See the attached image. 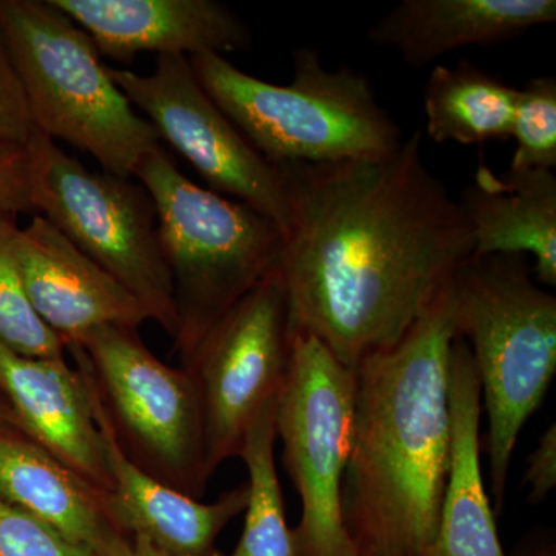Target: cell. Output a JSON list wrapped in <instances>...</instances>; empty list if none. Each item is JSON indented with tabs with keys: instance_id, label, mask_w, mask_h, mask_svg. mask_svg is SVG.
<instances>
[{
	"instance_id": "1",
	"label": "cell",
	"mask_w": 556,
	"mask_h": 556,
	"mask_svg": "<svg viewBox=\"0 0 556 556\" xmlns=\"http://www.w3.org/2000/svg\"><path fill=\"white\" fill-rule=\"evenodd\" d=\"M274 166L289 208L278 263L289 332L313 336L346 368L396 345L473 255L420 130L386 159Z\"/></svg>"
},
{
	"instance_id": "2",
	"label": "cell",
	"mask_w": 556,
	"mask_h": 556,
	"mask_svg": "<svg viewBox=\"0 0 556 556\" xmlns=\"http://www.w3.org/2000/svg\"><path fill=\"white\" fill-rule=\"evenodd\" d=\"M447 288L396 345L353 369L342 511L358 556H428L437 540L450 466L456 338Z\"/></svg>"
},
{
	"instance_id": "3",
	"label": "cell",
	"mask_w": 556,
	"mask_h": 556,
	"mask_svg": "<svg viewBox=\"0 0 556 556\" xmlns=\"http://www.w3.org/2000/svg\"><path fill=\"white\" fill-rule=\"evenodd\" d=\"M456 338L470 348L486 413L493 511L503 514L522 428L556 372V298L525 255H471L448 283Z\"/></svg>"
},
{
	"instance_id": "4",
	"label": "cell",
	"mask_w": 556,
	"mask_h": 556,
	"mask_svg": "<svg viewBox=\"0 0 556 556\" xmlns=\"http://www.w3.org/2000/svg\"><path fill=\"white\" fill-rule=\"evenodd\" d=\"M189 61L211 100L270 164L379 160L404 142L367 76L325 67L313 47L294 50L288 86L248 75L222 54Z\"/></svg>"
},
{
	"instance_id": "5",
	"label": "cell",
	"mask_w": 556,
	"mask_h": 556,
	"mask_svg": "<svg viewBox=\"0 0 556 556\" xmlns=\"http://www.w3.org/2000/svg\"><path fill=\"white\" fill-rule=\"evenodd\" d=\"M135 178L155 206L182 364L208 329L278 268L285 233L248 204L190 181L163 148L142 160Z\"/></svg>"
},
{
	"instance_id": "6",
	"label": "cell",
	"mask_w": 556,
	"mask_h": 556,
	"mask_svg": "<svg viewBox=\"0 0 556 556\" xmlns=\"http://www.w3.org/2000/svg\"><path fill=\"white\" fill-rule=\"evenodd\" d=\"M0 30L35 130L90 153L108 174L135 177L163 141L110 78L90 36L51 0H0Z\"/></svg>"
},
{
	"instance_id": "7",
	"label": "cell",
	"mask_w": 556,
	"mask_h": 556,
	"mask_svg": "<svg viewBox=\"0 0 556 556\" xmlns=\"http://www.w3.org/2000/svg\"><path fill=\"white\" fill-rule=\"evenodd\" d=\"M90 383L124 456L199 500L206 492L203 416L186 369L160 361L137 328L100 327L65 348Z\"/></svg>"
},
{
	"instance_id": "8",
	"label": "cell",
	"mask_w": 556,
	"mask_h": 556,
	"mask_svg": "<svg viewBox=\"0 0 556 556\" xmlns=\"http://www.w3.org/2000/svg\"><path fill=\"white\" fill-rule=\"evenodd\" d=\"M25 146L35 211L119 281L148 309L150 320L175 339L169 269L148 190L130 178L87 169L38 130Z\"/></svg>"
},
{
	"instance_id": "9",
	"label": "cell",
	"mask_w": 556,
	"mask_h": 556,
	"mask_svg": "<svg viewBox=\"0 0 556 556\" xmlns=\"http://www.w3.org/2000/svg\"><path fill=\"white\" fill-rule=\"evenodd\" d=\"M353 369L313 336H292L285 386L277 399V439L300 497L292 529L298 556H358L342 511V485L353 441Z\"/></svg>"
},
{
	"instance_id": "10",
	"label": "cell",
	"mask_w": 556,
	"mask_h": 556,
	"mask_svg": "<svg viewBox=\"0 0 556 556\" xmlns=\"http://www.w3.org/2000/svg\"><path fill=\"white\" fill-rule=\"evenodd\" d=\"M291 358L287 295L278 268L208 329L181 364L203 416L207 470L239 457L252 420L280 394Z\"/></svg>"
},
{
	"instance_id": "11",
	"label": "cell",
	"mask_w": 556,
	"mask_h": 556,
	"mask_svg": "<svg viewBox=\"0 0 556 556\" xmlns=\"http://www.w3.org/2000/svg\"><path fill=\"white\" fill-rule=\"evenodd\" d=\"M109 75L212 192L248 204L285 233L289 208L276 166L211 100L189 58L160 54L152 75L110 67Z\"/></svg>"
},
{
	"instance_id": "12",
	"label": "cell",
	"mask_w": 556,
	"mask_h": 556,
	"mask_svg": "<svg viewBox=\"0 0 556 556\" xmlns=\"http://www.w3.org/2000/svg\"><path fill=\"white\" fill-rule=\"evenodd\" d=\"M22 283L40 320L64 346L100 327L139 328L148 309L42 215L14 237Z\"/></svg>"
},
{
	"instance_id": "13",
	"label": "cell",
	"mask_w": 556,
	"mask_h": 556,
	"mask_svg": "<svg viewBox=\"0 0 556 556\" xmlns=\"http://www.w3.org/2000/svg\"><path fill=\"white\" fill-rule=\"evenodd\" d=\"M93 40L101 56L226 53L249 50L251 30L218 0H51Z\"/></svg>"
},
{
	"instance_id": "14",
	"label": "cell",
	"mask_w": 556,
	"mask_h": 556,
	"mask_svg": "<svg viewBox=\"0 0 556 556\" xmlns=\"http://www.w3.org/2000/svg\"><path fill=\"white\" fill-rule=\"evenodd\" d=\"M90 393L108 453L110 510L134 555L218 556L219 533L247 508L248 484L204 504L150 478L121 452L91 387Z\"/></svg>"
},
{
	"instance_id": "15",
	"label": "cell",
	"mask_w": 556,
	"mask_h": 556,
	"mask_svg": "<svg viewBox=\"0 0 556 556\" xmlns=\"http://www.w3.org/2000/svg\"><path fill=\"white\" fill-rule=\"evenodd\" d=\"M0 394L25 437L109 490L108 453L89 383L64 358L21 356L0 342Z\"/></svg>"
},
{
	"instance_id": "16",
	"label": "cell",
	"mask_w": 556,
	"mask_h": 556,
	"mask_svg": "<svg viewBox=\"0 0 556 556\" xmlns=\"http://www.w3.org/2000/svg\"><path fill=\"white\" fill-rule=\"evenodd\" d=\"M0 500L94 556H135L113 519L109 490L11 427H0Z\"/></svg>"
},
{
	"instance_id": "17",
	"label": "cell",
	"mask_w": 556,
	"mask_h": 556,
	"mask_svg": "<svg viewBox=\"0 0 556 556\" xmlns=\"http://www.w3.org/2000/svg\"><path fill=\"white\" fill-rule=\"evenodd\" d=\"M450 466L437 540L428 556H508L481 466V386L470 348L453 340L448 372Z\"/></svg>"
},
{
	"instance_id": "18",
	"label": "cell",
	"mask_w": 556,
	"mask_h": 556,
	"mask_svg": "<svg viewBox=\"0 0 556 556\" xmlns=\"http://www.w3.org/2000/svg\"><path fill=\"white\" fill-rule=\"evenodd\" d=\"M554 22L555 0H402L371 25L368 40L420 68L450 51L497 46Z\"/></svg>"
},
{
	"instance_id": "19",
	"label": "cell",
	"mask_w": 556,
	"mask_h": 556,
	"mask_svg": "<svg viewBox=\"0 0 556 556\" xmlns=\"http://www.w3.org/2000/svg\"><path fill=\"white\" fill-rule=\"evenodd\" d=\"M457 203L473 236V255H525L538 283L555 288L554 170L508 169L500 177L481 164Z\"/></svg>"
},
{
	"instance_id": "20",
	"label": "cell",
	"mask_w": 556,
	"mask_h": 556,
	"mask_svg": "<svg viewBox=\"0 0 556 556\" xmlns=\"http://www.w3.org/2000/svg\"><path fill=\"white\" fill-rule=\"evenodd\" d=\"M518 89L466 60L437 65L424 89L426 134L437 144L479 146L508 139Z\"/></svg>"
},
{
	"instance_id": "21",
	"label": "cell",
	"mask_w": 556,
	"mask_h": 556,
	"mask_svg": "<svg viewBox=\"0 0 556 556\" xmlns=\"http://www.w3.org/2000/svg\"><path fill=\"white\" fill-rule=\"evenodd\" d=\"M277 399L262 408L244 437L239 455L249 475L243 533L229 555L218 556H298L276 467Z\"/></svg>"
},
{
	"instance_id": "22",
	"label": "cell",
	"mask_w": 556,
	"mask_h": 556,
	"mask_svg": "<svg viewBox=\"0 0 556 556\" xmlns=\"http://www.w3.org/2000/svg\"><path fill=\"white\" fill-rule=\"evenodd\" d=\"M17 230L16 217L0 215V342L21 356L64 358V342L40 320L22 283L13 247Z\"/></svg>"
},
{
	"instance_id": "23",
	"label": "cell",
	"mask_w": 556,
	"mask_h": 556,
	"mask_svg": "<svg viewBox=\"0 0 556 556\" xmlns=\"http://www.w3.org/2000/svg\"><path fill=\"white\" fill-rule=\"evenodd\" d=\"M510 138L517 142L510 170L556 167V79L540 76L518 90Z\"/></svg>"
},
{
	"instance_id": "24",
	"label": "cell",
	"mask_w": 556,
	"mask_h": 556,
	"mask_svg": "<svg viewBox=\"0 0 556 556\" xmlns=\"http://www.w3.org/2000/svg\"><path fill=\"white\" fill-rule=\"evenodd\" d=\"M0 556H94L0 500Z\"/></svg>"
},
{
	"instance_id": "25",
	"label": "cell",
	"mask_w": 556,
	"mask_h": 556,
	"mask_svg": "<svg viewBox=\"0 0 556 556\" xmlns=\"http://www.w3.org/2000/svg\"><path fill=\"white\" fill-rule=\"evenodd\" d=\"M35 124L13 58L0 30V142L25 146Z\"/></svg>"
},
{
	"instance_id": "26",
	"label": "cell",
	"mask_w": 556,
	"mask_h": 556,
	"mask_svg": "<svg viewBox=\"0 0 556 556\" xmlns=\"http://www.w3.org/2000/svg\"><path fill=\"white\" fill-rule=\"evenodd\" d=\"M35 211L27 146L0 142V215Z\"/></svg>"
},
{
	"instance_id": "27",
	"label": "cell",
	"mask_w": 556,
	"mask_h": 556,
	"mask_svg": "<svg viewBox=\"0 0 556 556\" xmlns=\"http://www.w3.org/2000/svg\"><path fill=\"white\" fill-rule=\"evenodd\" d=\"M522 482L529 486L530 504H541L554 492L556 485V426L546 428L536 447L527 457V467Z\"/></svg>"
},
{
	"instance_id": "28",
	"label": "cell",
	"mask_w": 556,
	"mask_h": 556,
	"mask_svg": "<svg viewBox=\"0 0 556 556\" xmlns=\"http://www.w3.org/2000/svg\"><path fill=\"white\" fill-rule=\"evenodd\" d=\"M510 556H556L555 530L536 527L518 541Z\"/></svg>"
},
{
	"instance_id": "29",
	"label": "cell",
	"mask_w": 556,
	"mask_h": 556,
	"mask_svg": "<svg viewBox=\"0 0 556 556\" xmlns=\"http://www.w3.org/2000/svg\"><path fill=\"white\" fill-rule=\"evenodd\" d=\"M0 427L16 428L21 431L20 424H17L16 416H14L13 409L7 404L5 399L0 394Z\"/></svg>"
}]
</instances>
